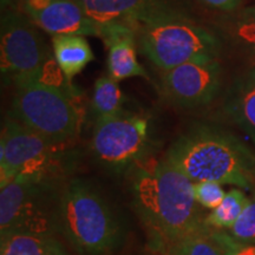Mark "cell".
Segmentation results:
<instances>
[{
	"label": "cell",
	"mask_w": 255,
	"mask_h": 255,
	"mask_svg": "<svg viewBox=\"0 0 255 255\" xmlns=\"http://www.w3.org/2000/svg\"><path fill=\"white\" fill-rule=\"evenodd\" d=\"M32 23L53 36L98 37L100 28L76 0H23L18 6Z\"/></svg>",
	"instance_id": "12"
},
{
	"label": "cell",
	"mask_w": 255,
	"mask_h": 255,
	"mask_svg": "<svg viewBox=\"0 0 255 255\" xmlns=\"http://www.w3.org/2000/svg\"><path fill=\"white\" fill-rule=\"evenodd\" d=\"M0 255H69L55 235L9 234L0 238Z\"/></svg>",
	"instance_id": "16"
},
{
	"label": "cell",
	"mask_w": 255,
	"mask_h": 255,
	"mask_svg": "<svg viewBox=\"0 0 255 255\" xmlns=\"http://www.w3.org/2000/svg\"><path fill=\"white\" fill-rule=\"evenodd\" d=\"M223 109L255 144V66L231 85Z\"/></svg>",
	"instance_id": "14"
},
{
	"label": "cell",
	"mask_w": 255,
	"mask_h": 255,
	"mask_svg": "<svg viewBox=\"0 0 255 255\" xmlns=\"http://www.w3.org/2000/svg\"><path fill=\"white\" fill-rule=\"evenodd\" d=\"M210 7L221 9L225 12L235 11L240 5L241 0H201Z\"/></svg>",
	"instance_id": "23"
},
{
	"label": "cell",
	"mask_w": 255,
	"mask_h": 255,
	"mask_svg": "<svg viewBox=\"0 0 255 255\" xmlns=\"http://www.w3.org/2000/svg\"><path fill=\"white\" fill-rule=\"evenodd\" d=\"M237 241L229 234L215 231L181 241L169 251L170 255H231Z\"/></svg>",
	"instance_id": "18"
},
{
	"label": "cell",
	"mask_w": 255,
	"mask_h": 255,
	"mask_svg": "<svg viewBox=\"0 0 255 255\" xmlns=\"http://www.w3.org/2000/svg\"><path fill=\"white\" fill-rule=\"evenodd\" d=\"M152 149L151 123L144 115L123 110L95 122L91 151L98 163L113 173H129L133 165L150 157Z\"/></svg>",
	"instance_id": "8"
},
{
	"label": "cell",
	"mask_w": 255,
	"mask_h": 255,
	"mask_svg": "<svg viewBox=\"0 0 255 255\" xmlns=\"http://www.w3.org/2000/svg\"><path fill=\"white\" fill-rule=\"evenodd\" d=\"M0 25V66L6 81L15 87L44 81L52 52L37 25L18 7L2 8Z\"/></svg>",
	"instance_id": "9"
},
{
	"label": "cell",
	"mask_w": 255,
	"mask_h": 255,
	"mask_svg": "<svg viewBox=\"0 0 255 255\" xmlns=\"http://www.w3.org/2000/svg\"><path fill=\"white\" fill-rule=\"evenodd\" d=\"M222 34L235 49L255 56V5L242 8L226 19Z\"/></svg>",
	"instance_id": "17"
},
{
	"label": "cell",
	"mask_w": 255,
	"mask_h": 255,
	"mask_svg": "<svg viewBox=\"0 0 255 255\" xmlns=\"http://www.w3.org/2000/svg\"><path fill=\"white\" fill-rule=\"evenodd\" d=\"M221 72L218 60L184 63L164 72L162 94L168 102L181 108L207 105L220 90Z\"/></svg>",
	"instance_id": "10"
},
{
	"label": "cell",
	"mask_w": 255,
	"mask_h": 255,
	"mask_svg": "<svg viewBox=\"0 0 255 255\" xmlns=\"http://www.w3.org/2000/svg\"><path fill=\"white\" fill-rule=\"evenodd\" d=\"M164 159L193 183L255 187V154L238 136L214 124L191 126L169 146Z\"/></svg>",
	"instance_id": "2"
},
{
	"label": "cell",
	"mask_w": 255,
	"mask_h": 255,
	"mask_svg": "<svg viewBox=\"0 0 255 255\" xmlns=\"http://www.w3.org/2000/svg\"><path fill=\"white\" fill-rule=\"evenodd\" d=\"M124 103L126 98L116 79L108 75L102 76L96 81L91 100L92 113L96 121L109 119L122 113Z\"/></svg>",
	"instance_id": "19"
},
{
	"label": "cell",
	"mask_w": 255,
	"mask_h": 255,
	"mask_svg": "<svg viewBox=\"0 0 255 255\" xmlns=\"http://www.w3.org/2000/svg\"><path fill=\"white\" fill-rule=\"evenodd\" d=\"M226 191L222 184L216 182H196L194 183V196L200 206L207 209H215L221 205L225 199Z\"/></svg>",
	"instance_id": "22"
},
{
	"label": "cell",
	"mask_w": 255,
	"mask_h": 255,
	"mask_svg": "<svg viewBox=\"0 0 255 255\" xmlns=\"http://www.w3.org/2000/svg\"><path fill=\"white\" fill-rule=\"evenodd\" d=\"M56 145L6 115L0 139V188L18 177L63 180L71 159Z\"/></svg>",
	"instance_id": "7"
},
{
	"label": "cell",
	"mask_w": 255,
	"mask_h": 255,
	"mask_svg": "<svg viewBox=\"0 0 255 255\" xmlns=\"http://www.w3.org/2000/svg\"><path fill=\"white\" fill-rule=\"evenodd\" d=\"M21 1H23V0H1V6L2 8L18 7Z\"/></svg>",
	"instance_id": "25"
},
{
	"label": "cell",
	"mask_w": 255,
	"mask_h": 255,
	"mask_svg": "<svg viewBox=\"0 0 255 255\" xmlns=\"http://www.w3.org/2000/svg\"><path fill=\"white\" fill-rule=\"evenodd\" d=\"M52 51L55 62L69 83L95 58L88 40L78 34L53 36Z\"/></svg>",
	"instance_id": "15"
},
{
	"label": "cell",
	"mask_w": 255,
	"mask_h": 255,
	"mask_svg": "<svg viewBox=\"0 0 255 255\" xmlns=\"http://www.w3.org/2000/svg\"><path fill=\"white\" fill-rule=\"evenodd\" d=\"M7 115L56 145H66L81 129V113L69 92L45 81L17 85Z\"/></svg>",
	"instance_id": "4"
},
{
	"label": "cell",
	"mask_w": 255,
	"mask_h": 255,
	"mask_svg": "<svg viewBox=\"0 0 255 255\" xmlns=\"http://www.w3.org/2000/svg\"><path fill=\"white\" fill-rule=\"evenodd\" d=\"M248 197L241 189L234 188L226 194L218 208L213 209L206 218L209 227L214 229H231L246 208Z\"/></svg>",
	"instance_id": "20"
},
{
	"label": "cell",
	"mask_w": 255,
	"mask_h": 255,
	"mask_svg": "<svg viewBox=\"0 0 255 255\" xmlns=\"http://www.w3.org/2000/svg\"><path fill=\"white\" fill-rule=\"evenodd\" d=\"M97 26L122 23L135 27L187 15L171 0H76Z\"/></svg>",
	"instance_id": "11"
},
{
	"label": "cell",
	"mask_w": 255,
	"mask_h": 255,
	"mask_svg": "<svg viewBox=\"0 0 255 255\" xmlns=\"http://www.w3.org/2000/svg\"><path fill=\"white\" fill-rule=\"evenodd\" d=\"M63 180L18 177L0 188V234L55 235Z\"/></svg>",
	"instance_id": "6"
},
{
	"label": "cell",
	"mask_w": 255,
	"mask_h": 255,
	"mask_svg": "<svg viewBox=\"0 0 255 255\" xmlns=\"http://www.w3.org/2000/svg\"><path fill=\"white\" fill-rule=\"evenodd\" d=\"M229 235L240 245H255V190Z\"/></svg>",
	"instance_id": "21"
},
{
	"label": "cell",
	"mask_w": 255,
	"mask_h": 255,
	"mask_svg": "<svg viewBox=\"0 0 255 255\" xmlns=\"http://www.w3.org/2000/svg\"><path fill=\"white\" fill-rule=\"evenodd\" d=\"M231 255H255V245H235Z\"/></svg>",
	"instance_id": "24"
},
{
	"label": "cell",
	"mask_w": 255,
	"mask_h": 255,
	"mask_svg": "<svg viewBox=\"0 0 255 255\" xmlns=\"http://www.w3.org/2000/svg\"><path fill=\"white\" fill-rule=\"evenodd\" d=\"M137 46L162 71L189 62L218 60L221 40L188 15L145 24L136 30Z\"/></svg>",
	"instance_id": "5"
},
{
	"label": "cell",
	"mask_w": 255,
	"mask_h": 255,
	"mask_svg": "<svg viewBox=\"0 0 255 255\" xmlns=\"http://www.w3.org/2000/svg\"><path fill=\"white\" fill-rule=\"evenodd\" d=\"M132 205L154 241L168 252L212 231L201 215L194 183L165 159L148 157L129 170Z\"/></svg>",
	"instance_id": "1"
},
{
	"label": "cell",
	"mask_w": 255,
	"mask_h": 255,
	"mask_svg": "<svg viewBox=\"0 0 255 255\" xmlns=\"http://www.w3.org/2000/svg\"><path fill=\"white\" fill-rule=\"evenodd\" d=\"M59 232L82 255H105L119 246L121 226L104 196L88 181L72 178L60 190Z\"/></svg>",
	"instance_id": "3"
},
{
	"label": "cell",
	"mask_w": 255,
	"mask_h": 255,
	"mask_svg": "<svg viewBox=\"0 0 255 255\" xmlns=\"http://www.w3.org/2000/svg\"><path fill=\"white\" fill-rule=\"evenodd\" d=\"M101 38L108 49V70L117 82L127 78H148V73L136 57V28L128 24L113 23L98 26Z\"/></svg>",
	"instance_id": "13"
}]
</instances>
